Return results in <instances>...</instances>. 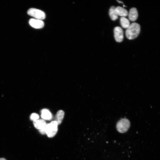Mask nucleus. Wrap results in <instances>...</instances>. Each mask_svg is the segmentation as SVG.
<instances>
[{"label": "nucleus", "instance_id": "9", "mask_svg": "<svg viewBox=\"0 0 160 160\" xmlns=\"http://www.w3.org/2000/svg\"><path fill=\"white\" fill-rule=\"evenodd\" d=\"M116 10L118 16L125 17L128 15L127 11L122 7L119 6L116 7Z\"/></svg>", "mask_w": 160, "mask_h": 160}, {"label": "nucleus", "instance_id": "13", "mask_svg": "<svg viewBox=\"0 0 160 160\" xmlns=\"http://www.w3.org/2000/svg\"><path fill=\"white\" fill-rule=\"evenodd\" d=\"M120 23L122 27L126 29L130 24L129 20L124 17H121L120 18Z\"/></svg>", "mask_w": 160, "mask_h": 160}, {"label": "nucleus", "instance_id": "7", "mask_svg": "<svg viewBox=\"0 0 160 160\" xmlns=\"http://www.w3.org/2000/svg\"><path fill=\"white\" fill-rule=\"evenodd\" d=\"M129 20L131 21H135L137 19L138 13L137 9L134 7L131 8L128 14Z\"/></svg>", "mask_w": 160, "mask_h": 160}, {"label": "nucleus", "instance_id": "10", "mask_svg": "<svg viewBox=\"0 0 160 160\" xmlns=\"http://www.w3.org/2000/svg\"><path fill=\"white\" fill-rule=\"evenodd\" d=\"M41 117L44 120H50L52 118L51 113L47 109H43L41 111Z\"/></svg>", "mask_w": 160, "mask_h": 160}, {"label": "nucleus", "instance_id": "1", "mask_svg": "<svg viewBox=\"0 0 160 160\" xmlns=\"http://www.w3.org/2000/svg\"><path fill=\"white\" fill-rule=\"evenodd\" d=\"M140 30V25L136 23L131 24L125 31L127 38L129 39H133L137 37L139 35Z\"/></svg>", "mask_w": 160, "mask_h": 160}, {"label": "nucleus", "instance_id": "12", "mask_svg": "<svg viewBox=\"0 0 160 160\" xmlns=\"http://www.w3.org/2000/svg\"><path fill=\"white\" fill-rule=\"evenodd\" d=\"M109 15L111 19L113 21L116 20L118 18V15L116 11V7L112 6L109 10Z\"/></svg>", "mask_w": 160, "mask_h": 160}, {"label": "nucleus", "instance_id": "3", "mask_svg": "<svg viewBox=\"0 0 160 160\" xmlns=\"http://www.w3.org/2000/svg\"><path fill=\"white\" fill-rule=\"evenodd\" d=\"M130 126L129 121L127 119L124 118L118 121L116 124V129L119 132L123 133L127 131Z\"/></svg>", "mask_w": 160, "mask_h": 160}, {"label": "nucleus", "instance_id": "2", "mask_svg": "<svg viewBox=\"0 0 160 160\" xmlns=\"http://www.w3.org/2000/svg\"><path fill=\"white\" fill-rule=\"evenodd\" d=\"M57 123L55 121L46 125L45 132L48 137H52L56 135L57 131Z\"/></svg>", "mask_w": 160, "mask_h": 160}, {"label": "nucleus", "instance_id": "5", "mask_svg": "<svg viewBox=\"0 0 160 160\" xmlns=\"http://www.w3.org/2000/svg\"><path fill=\"white\" fill-rule=\"evenodd\" d=\"M114 37L115 40L118 42H121L123 40V31L122 29L120 27L117 26L114 28Z\"/></svg>", "mask_w": 160, "mask_h": 160}, {"label": "nucleus", "instance_id": "6", "mask_svg": "<svg viewBox=\"0 0 160 160\" xmlns=\"http://www.w3.org/2000/svg\"><path fill=\"white\" fill-rule=\"evenodd\" d=\"M29 23L31 26L36 29L42 28L44 26V23L42 20L36 19H31Z\"/></svg>", "mask_w": 160, "mask_h": 160}, {"label": "nucleus", "instance_id": "8", "mask_svg": "<svg viewBox=\"0 0 160 160\" xmlns=\"http://www.w3.org/2000/svg\"><path fill=\"white\" fill-rule=\"evenodd\" d=\"M33 124L36 129L39 130L44 127L46 125L45 121L42 119L33 121Z\"/></svg>", "mask_w": 160, "mask_h": 160}, {"label": "nucleus", "instance_id": "15", "mask_svg": "<svg viewBox=\"0 0 160 160\" xmlns=\"http://www.w3.org/2000/svg\"><path fill=\"white\" fill-rule=\"evenodd\" d=\"M117 1L119 3H122V4H123V5H124V6H123V7H126L124 5V3L123 2L121 1H118V0H117Z\"/></svg>", "mask_w": 160, "mask_h": 160}, {"label": "nucleus", "instance_id": "16", "mask_svg": "<svg viewBox=\"0 0 160 160\" xmlns=\"http://www.w3.org/2000/svg\"><path fill=\"white\" fill-rule=\"evenodd\" d=\"M0 160H6L5 159L3 158H0Z\"/></svg>", "mask_w": 160, "mask_h": 160}, {"label": "nucleus", "instance_id": "4", "mask_svg": "<svg viewBox=\"0 0 160 160\" xmlns=\"http://www.w3.org/2000/svg\"><path fill=\"white\" fill-rule=\"evenodd\" d=\"M28 14L35 19L42 20L45 18L46 15L42 11L36 8H31L29 9L27 11Z\"/></svg>", "mask_w": 160, "mask_h": 160}, {"label": "nucleus", "instance_id": "11", "mask_svg": "<svg viewBox=\"0 0 160 160\" xmlns=\"http://www.w3.org/2000/svg\"><path fill=\"white\" fill-rule=\"evenodd\" d=\"M64 115V111L62 110H59L57 112L55 116V120L58 125L62 122Z\"/></svg>", "mask_w": 160, "mask_h": 160}, {"label": "nucleus", "instance_id": "14", "mask_svg": "<svg viewBox=\"0 0 160 160\" xmlns=\"http://www.w3.org/2000/svg\"><path fill=\"white\" fill-rule=\"evenodd\" d=\"M39 118V115L35 113H32L30 116L31 119L33 121L38 120Z\"/></svg>", "mask_w": 160, "mask_h": 160}]
</instances>
